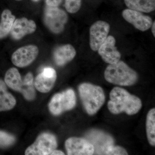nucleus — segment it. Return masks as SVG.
<instances>
[{
  "mask_svg": "<svg viewBox=\"0 0 155 155\" xmlns=\"http://www.w3.org/2000/svg\"><path fill=\"white\" fill-rule=\"evenodd\" d=\"M6 85L16 91L22 93L25 99L31 101L35 97L34 85H26L23 83L18 69L11 68L6 72L5 77Z\"/></svg>",
  "mask_w": 155,
  "mask_h": 155,
  "instance_id": "4",
  "label": "nucleus"
},
{
  "mask_svg": "<svg viewBox=\"0 0 155 155\" xmlns=\"http://www.w3.org/2000/svg\"><path fill=\"white\" fill-rule=\"evenodd\" d=\"M44 20L47 27L55 34L62 32L68 21L67 13L58 7L47 5L44 12Z\"/></svg>",
  "mask_w": 155,
  "mask_h": 155,
  "instance_id": "6",
  "label": "nucleus"
},
{
  "mask_svg": "<svg viewBox=\"0 0 155 155\" xmlns=\"http://www.w3.org/2000/svg\"><path fill=\"white\" fill-rule=\"evenodd\" d=\"M125 5L130 10L144 13L154 11L155 0H124Z\"/></svg>",
  "mask_w": 155,
  "mask_h": 155,
  "instance_id": "18",
  "label": "nucleus"
},
{
  "mask_svg": "<svg viewBox=\"0 0 155 155\" xmlns=\"http://www.w3.org/2000/svg\"><path fill=\"white\" fill-rule=\"evenodd\" d=\"M110 25L105 21H97L90 28V46L94 51H97L107 38Z\"/></svg>",
  "mask_w": 155,
  "mask_h": 155,
  "instance_id": "9",
  "label": "nucleus"
},
{
  "mask_svg": "<svg viewBox=\"0 0 155 155\" xmlns=\"http://www.w3.org/2000/svg\"><path fill=\"white\" fill-rule=\"evenodd\" d=\"M147 137L152 146H155V109H151L147 115L146 121Z\"/></svg>",
  "mask_w": 155,
  "mask_h": 155,
  "instance_id": "20",
  "label": "nucleus"
},
{
  "mask_svg": "<svg viewBox=\"0 0 155 155\" xmlns=\"http://www.w3.org/2000/svg\"><path fill=\"white\" fill-rule=\"evenodd\" d=\"M32 2H38L40 0H31Z\"/></svg>",
  "mask_w": 155,
  "mask_h": 155,
  "instance_id": "27",
  "label": "nucleus"
},
{
  "mask_svg": "<svg viewBox=\"0 0 155 155\" xmlns=\"http://www.w3.org/2000/svg\"><path fill=\"white\" fill-rule=\"evenodd\" d=\"M116 40L113 36H108L106 40L97 50L103 61L110 64L120 61L121 55L115 46Z\"/></svg>",
  "mask_w": 155,
  "mask_h": 155,
  "instance_id": "13",
  "label": "nucleus"
},
{
  "mask_svg": "<svg viewBox=\"0 0 155 155\" xmlns=\"http://www.w3.org/2000/svg\"><path fill=\"white\" fill-rule=\"evenodd\" d=\"M152 33L154 37L155 36V22H153L152 25Z\"/></svg>",
  "mask_w": 155,
  "mask_h": 155,
  "instance_id": "26",
  "label": "nucleus"
},
{
  "mask_svg": "<svg viewBox=\"0 0 155 155\" xmlns=\"http://www.w3.org/2000/svg\"><path fill=\"white\" fill-rule=\"evenodd\" d=\"M65 147L69 155H91L94 153V146L87 140L70 137L65 142Z\"/></svg>",
  "mask_w": 155,
  "mask_h": 155,
  "instance_id": "10",
  "label": "nucleus"
},
{
  "mask_svg": "<svg viewBox=\"0 0 155 155\" xmlns=\"http://www.w3.org/2000/svg\"><path fill=\"white\" fill-rule=\"evenodd\" d=\"M36 29L34 21L23 17L15 19L10 33L12 38L18 40L27 35L34 33Z\"/></svg>",
  "mask_w": 155,
  "mask_h": 155,
  "instance_id": "15",
  "label": "nucleus"
},
{
  "mask_svg": "<svg viewBox=\"0 0 155 155\" xmlns=\"http://www.w3.org/2000/svg\"><path fill=\"white\" fill-rule=\"evenodd\" d=\"M105 78L108 82L121 86H130L138 79L135 71L122 61L110 64L104 72Z\"/></svg>",
  "mask_w": 155,
  "mask_h": 155,
  "instance_id": "2",
  "label": "nucleus"
},
{
  "mask_svg": "<svg viewBox=\"0 0 155 155\" xmlns=\"http://www.w3.org/2000/svg\"><path fill=\"white\" fill-rule=\"evenodd\" d=\"M15 20V17L10 10L3 11L0 22V39L5 38L10 34Z\"/></svg>",
  "mask_w": 155,
  "mask_h": 155,
  "instance_id": "19",
  "label": "nucleus"
},
{
  "mask_svg": "<svg viewBox=\"0 0 155 155\" xmlns=\"http://www.w3.org/2000/svg\"><path fill=\"white\" fill-rule=\"evenodd\" d=\"M76 54L75 48L72 45L67 44L61 46L54 51V61L58 66H64L72 61Z\"/></svg>",
  "mask_w": 155,
  "mask_h": 155,
  "instance_id": "16",
  "label": "nucleus"
},
{
  "mask_svg": "<svg viewBox=\"0 0 155 155\" xmlns=\"http://www.w3.org/2000/svg\"><path fill=\"white\" fill-rule=\"evenodd\" d=\"M47 5L51 7H58L62 2V0H45Z\"/></svg>",
  "mask_w": 155,
  "mask_h": 155,
  "instance_id": "24",
  "label": "nucleus"
},
{
  "mask_svg": "<svg viewBox=\"0 0 155 155\" xmlns=\"http://www.w3.org/2000/svg\"><path fill=\"white\" fill-rule=\"evenodd\" d=\"M75 92L69 89L61 93L56 94L49 104L50 112L54 115H60L64 111L72 110L76 105Z\"/></svg>",
  "mask_w": 155,
  "mask_h": 155,
  "instance_id": "5",
  "label": "nucleus"
},
{
  "mask_svg": "<svg viewBox=\"0 0 155 155\" xmlns=\"http://www.w3.org/2000/svg\"><path fill=\"white\" fill-rule=\"evenodd\" d=\"M55 137L51 134H40L34 143L28 147L25 151L26 155H50L57 148Z\"/></svg>",
  "mask_w": 155,
  "mask_h": 155,
  "instance_id": "7",
  "label": "nucleus"
},
{
  "mask_svg": "<svg viewBox=\"0 0 155 155\" xmlns=\"http://www.w3.org/2000/svg\"><path fill=\"white\" fill-rule=\"evenodd\" d=\"M81 0H65V7L67 12L75 14L81 7Z\"/></svg>",
  "mask_w": 155,
  "mask_h": 155,
  "instance_id": "22",
  "label": "nucleus"
},
{
  "mask_svg": "<svg viewBox=\"0 0 155 155\" xmlns=\"http://www.w3.org/2000/svg\"><path fill=\"white\" fill-rule=\"evenodd\" d=\"M122 15L126 21L141 31L147 30L152 25L153 22L151 18L143 15L139 11L125 9L122 11Z\"/></svg>",
  "mask_w": 155,
  "mask_h": 155,
  "instance_id": "12",
  "label": "nucleus"
},
{
  "mask_svg": "<svg viewBox=\"0 0 155 155\" xmlns=\"http://www.w3.org/2000/svg\"><path fill=\"white\" fill-rule=\"evenodd\" d=\"M16 104L15 98L7 91L5 82L0 79V112L12 110Z\"/></svg>",
  "mask_w": 155,
  "mask_h": 155,
  "instance_id": "17",
  "label": "nucleus"
},
{
  "mask_svg": "<svg viewBox=\"0 0 155 155\" xmlns=\"http://www.w3.org/2000/svg\"><path fill=\"white\" fill-rule=\"evenodd\" d=\"M38 48L35 45H28L19 48L11 57V61L16 67H27L33 62L38 55Z\"/></svg>",
  "mask_w": 155,
  "mask_h": 155,
  "instance_id": "8",
  "label": "nucleus"
},
{
  "mask_svg": "<svg viewBox=\"0 0 155 155\" xmlns=\"http://www.w3.org/2000/svg\"><path fill=\"white\" fill-rule=\"evenodd\" d=\"M105 155H128V153L126 150L122 147L115 146L113 145L107 150Z\"/></svg>",
  "mask_w": 155,
  "mask_h": 155,
  "instance_id": "23",
  "label": "nucleus"
},
{
  "mask_svg": "<svg viewBox=\"0 0 155 155\" xmlns=\"http://www.w3.org/2000/svg\"><path fill=\"white\" fill-rule=\"evenodd\" d=\"M15 141V138L14 136L0 130V147L6 148L11 146Z\"/></svg>",
  "mask_w": 155,
  "mask_h": 155,
  "instance_id": "21",
  "label": "nucleus"
},
{
  "mask_svg": "<svg viewBox=\"0 0 155 155\" xmlns=\"http://www.w3.org/2000/svg\"><path fill=\"white\" fill-rule=\"evenodd\" d=\"M16 1H21V0H16Z\"/></svg>",
  "mask_w": 155,
  "mask_h": 155,
  "instance_id": "28",
  "label": "nucleus"
},
{
  "mask_svg": "<svg viewBox=\"0 0 155 155\" xmlns=\"http://www.w3.org/2000/svg\"><path fill=\"white\" fill-rule=\"evenodd\" d=\"M89 141L94 146V153L97 155H105L106 151L111 146L114 145V139L107 134L93 130L87 134Z\"/></svg>",
  "mask_w": 155,
  "mask_h": 155,
  "instance_id": "11",
  "label": "nucleus"
},
{
  "mask_svg": "<svg viewBox=\"0 0 155 155\" xmlns=\"http://www.w3.org/2000/svg\"><path fill=\"white\" fill-rule=\"evenodd\" d=\"M79 95L82 104L90 115L96 114L102 107L105 100L103 89L91 84H81L78 87Z\"/></svg>",
  "mask_w": 155,
  "mask_h": 155,
  "instance_id": "3",
  "label": "nucleus"
},
{
  "mask_svg": "<svg viewBox=\"0 0 155 155\" xmlns=\"http://www.w3.org/2000/svg\"><path fill=\"white\" fill-rule=\"evenodd\" d=\"M64 155V153L61 151V150H55L52 153V155Z\"/></svg>",
  "mask_w": 155,
  "mask_h": 155,
  "instance_id": "25",
  "label": "nucleus"
},
{
  "mask_svg": "<svg viewBox=\"0 0 155 155\" xmlns=\"http://www.w3.org/2000/svg\"><path fill=\"white\" fill-rule=\"evenodd\" d=\"M110 100L107 106L109 111L114 114L125 112L128 115L137 114L142 106L138 97L130 94L124 89L115 87L110 94Z\"/></svg>",
  "mask_w": 155,
  "mask_h": 155,
  "instance_id": "1",
  "label": "nucleus"
},
{
  "mask_svg": "<svg viewBox=\"0 0 155 155\" xmlns=\"http://www.w3.org/2000/svg\"><path fill=\"white\" fill-rule=\"evenodd\" d=\"M56 79L57 73L54 69L51 67H46L36 76L34 84L38 91L47 93L53 88Z\"/></svg>",
  "mask_w": 155,
  "mask_h": 155,
  "instance_id": "14",
  "label": "nucleus"
}]
</instances>
